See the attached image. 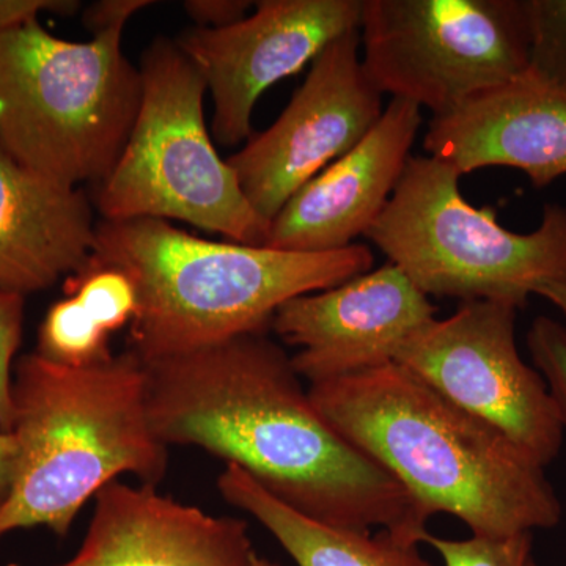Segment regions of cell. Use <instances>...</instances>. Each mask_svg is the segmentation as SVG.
I'll return each instance as SVG.
<instances>
[{"mask_svg":"<svg viewBox=\"0 0 566 566\" xmlns=\"http://www.w3.org/2000/svg\"><path fill=\"white\" fill-rule=\"evenodd\" d=\"M142 364L163 444L200 447L327 526L381 527L417 546L430 534L406 488L316 411L292 357L268 333Z\"/></svg>","mask_w":566,"mask_h":566,"instance_id":"obj_1","label":"cell"},{"mask_svg":"<svg viewBox=\"0 0 566 566\" xmlns=\"http://www.w3.org/2000/svg\"><path fill=\"white\" fill-rule=\"evenodd\" d=\"M308 397L430 520L447 513L463 521L472 536L485 538L560 523V501L542 464L400 364L311 385Z\"/></svg>","mask_w":566,"mask_h":566,"instance_id":"obj_2","label":"cell"},{"mask_svg":"<svg viewBox=\"0 0 566 566\" xmlns=\"http://www.w3.org/2000/svg\"><path fill=\"white\" fill-rule=\"evenodd\" d=\"M368 245L289 252L218 243L153 218L102 221L87 264L132 279L137 312L129 352L142 363L177 356L271 329L277 308L374 268Z\"/></svg>","mask_w":566,"mask_h":566,"instance_id":"obj_3","label":"cell"},{"mask_svg":"<svg viewBox=\"0 0 566 566\" xmlns=\"http://www.w3.org/2000/svg\"><path fill=\"white\" fill-rule=\"evenodd\" d=\"M11 401L17 461L0 538L31 527L65 536L85 502L118 475L153 486L166 475L167 446L148 416L147 371L129 349L84 368L25 354Z\"/></svg>","mask_w":566,"mask_h":566,"instance_id":"obj_4","label":"cell"},{"mask_svg":"<svg viewBox=\"0 0 566 566\" xmlns=\"http://www.w3.org/2000/svg\"><path fill=\"white\" fill-rule=\"evenodd\" d=\"M123 31L69 41L33 21L0 33V147L14 161L74 188L111 174L142 98Z\"/></svg>","mask_w":566,"mask_h":566,"instance_id":"obj_5","label":"cell"},{"mask_svg":"<svg viewBox=\"0 0 566 566\" xmlns=\"http://www.w3.org/2000/svg\"><path fill=\"white\" fill-rule=\"evenodd\" d=\"M461 174L431 156H411L394 196L365 237L428 297L505 301L523 311L546 283H566V207L547 203L531 233L474 207Z\"/></svg>","mask_w":566,"mask_h":566,"instance_id":"obj_6","label":"cell"},{"mask_svg":"<svg viewBox=\"0 0 566 566\" xmlns=\"http://www.w3.org/2000/svg\"><path fill=\"white\" fill-rule=\"evenodd\" d=\"M139 71L133 132L114 169L96 185L103 221H181L232 243L263 245L270 223L245 199L208 133L202 73L166 36L145 50Z\"/></svg>","mask_w":566,"mask_h":566,"instance_id":"obj_7","label":"cell"},{"mask_svg":"<svg viewBox=\"0 0 566 566\" xmlns=\"http://www.w3.org/2000/svg\"><path fill=\"white\" fill-rule=\"evenodd\" d=\"M360 46L379 92L441 115L527 73V0H364Z\"/></svg>","mask_w":566,"mask_h":566,"instance_id":"obj_8","label":"cell"},{"mask_svg":"<svg viewBox=\"0 0 566 566\" xmlns=\"http://www.w3.org/2000/svg\"><path fill=\"white\" fill-rule=\"evenodd\" d=\"M520 311L505 301L461 303L449 318L412 335L395 363L546 468L560 452L565 430L545 378L517 349Z\"/></svg>","mask_w":566,"mask_h":566,"instance_id":"obj_9","label":"cell"},{"mask_svg":"<svg viewBox=\"0 0 566 566\" xmlns=\"http://www.w3.org/2000/svg\"><path fill=\"white\" fill-rule=\"evenodd\" d=\"M382 112V93L364 69L357 29L312 62L281 117L253 133L227 163L253 210L271 223L305 182L353 150Z\"/></svg>","mask_w":566,"mask_h":566,"instance_id":"obj_10","label":"cell"},{"mask_svg":"<svg viewBox=\"0 0 566 566\" xmlns=\"http://www.w3.org/2000/svg\"><path fill=\"white\" fill-rule=\"evenodd\" d=\"M364 0H260L252 17L223 29L192 28L177 44L214 99L212 134L233 147L252 136L260 96L300 73L334 40L360 29Z\"/></svg>","mask_w":566,"mask_h":566,"instance_id":"obj_11","label":"cell"},{"mask_svg":"<svg viewBox=\"0 0 566 566\" xmlns=\"http://www.w3.org/2000/svg\"><path fill=\"white\" fill-rule=\"evenodd\" d=\"M438 305L392 263L275 312L271 329L297 346L292 364L311 385L395 363L401 346L436 319Z\"/></svg>","mask_w":566,"mask_h":566,"instance_id":"obj_12","label":"cell"},{"mask_svg":"<svg viewBox=\"0 0 566 566\" xmlns=\"http://www.w3.org/2000/svg\"><path fill=\"white\" fill-rule=\"evenodd\" d=\"M422 126V109L392 99L353 150L305 182L271 221L263 245L333 252L356 244L385 211Z\"/></svg>","mask_w":566,"mask_h":566,"instance_id":"obj_13","label":"cell"},{"mask_svg":"<svg viewBox=\"0 0 566 566\" xmlns=\"http://www.w3.org/2000/svg\"><path fill=\"white\" fill-rule=\"evenodd\" d=\"M431 158L468 175L510 167L546 188L566 175V88L531 71L433 115L423 137Z\"/></svg>","mask_w":566,"mask_h":566,"instance_id":"obj_14","label":"cell"},{"mask_svg":"<svg viewBox=\"0 0 566 566\" xmlns=\"http://www.w3.org/2000/svg\"><path fill=\"white\" fill-rule=\"evenodd\" d=\"M57 566H273L256 553L248 523L216 517L153 485L109 483L76 556Z\"/></svg>","mask_w":566,"mask_h":566,"instance_id":"obj_15","label":"cell"},{"mask_svg":"<svg viewBox=\"0 0 566 566\" xmlns=\"http://www.w3.org/2000/svg\"><path fill=\"white\" fill-rule=\"evenodd\" d=\"M96 243L85 192L21 166L0 147V292L28 296L80 273Z\"/></svg>","mask_w":566,"mask_h":566,"instance_id":"obj_16","label":"cell"},{"mask_svg":"<svg viewBox=\"0 0 566 566\" xmlns=\"http://www.w3.org/2000/svg\"><path fill=\"white\" fill-rule=\"evenodd\" d=\"M223 501L255 517L297 566H433L419 546L389 532L327 526L283 504L238 465L227 464L218 479Z\"/></svg>","mask_w":566,"mask_h":566,"instance_id":"obj_17","label":"cell"},{"mask_svg":"<svg viewBox=\"0 0 566 566\" xmlns=\"http://www.w3.org/2000/svg\"><path fill=\"white\" fill-rule=\"evenodd\" d=\"M109 335L76 297L66 296L52 304L44 316L35 353L65 367H93L114 357Z\"/></svg>","mask_w":566,"mask_h":566,"instance_id":"obj_18","label":"cell"},{"mask_svg":"<svg viewBox=\"0 0 566 566\" xmlns=\"http://www.w3.org/2000/svg\"><path fill=\"white\" fill-rule=\"evenodd\" d=\"M66 296H74L106 333L132 324L137 312V292L132 279L114 266L85 264L65 279Z\"/></svg>","mask_w":566,"mask_h":566,"instance_id":"obj_19","label":"cell"},{"mask_svg":"<svg viewBox=\"0 0 566 566\" xmlns=\"http://www.w3.org/2000/svg\"><path fill=\"white\" fill-rule=\"evenodd\" d=\"M528 71L566 88V0H527Z\"/></svg>","mask_w":566,"mask_h":566,"instance_id":"obj_20","label":"cell"},{"mask_svg":"<svg viewBox=\"0 0 566 566\" xmlns=\"http://www.w3.org/2000/svg\"><path fill=\"white\" fill-rule=\"evenodd\" d=\"M423 543L433 547L446 566H527L532 558L534 535L447 539L428 534Z\"/></svg>","mask_w":566,"mask_h":566,"instance_id":"obj_21","label":"cell"},{"mask_svg":"<svg viewBox=\"0 0 566 566\" xmlns=\"http://www.w3.org/2000/svg\"><path fill=\"white\" fill-rule=\"evenodd\" d=\"M528 353L545 378L566 430V324L536 316L526 335Z\"/></svg>","mask_w":566,"mask_h":566,"instance_id":"obj_22","label":"cell"},{"mask_svg":"<svg viewBox=\"0 0 566 566\" xmlns=\"http://www.w3.org/2000/svg\"><path fill=\"white\" fill-rule=\"evenodd\" d=\"M25 297L0 292V431L10 433L13 423V360L21 345Z\"/></svg>","mask_w":566,"mask_h":566,"instance_id":"obj_23","label":"cell"},{"mask_svg":"<svg viewBox=\"0 0 566 566\" xmlns=\"http://www.w3.org/2000/svg\"><path fill=\"white\" fill-rule=\"evenodd\" d=\"M252 6L251 0H186L182 9L196 28L223 29L243 21Z\"/></svg>","mask_w":566,"mask_h":566,"instance_id":"obj_24","label":"cell"},{"mask_svg":"<svg viewBox=\"0 0 566 566\" xmlns=\"http://www.w3.org/2000/svg\"><path fill=\"white\" fill-rule=\"evenodd\" d=\"M80 6L76 0H0V33L31 24L43 11L71 14Z\"/></svg>","mask_w":566,"mask_h":566,"instance_id":"obj_25","label":"cell"},{"mask_svg":"<svg viewBox=\"0 0 566 566\" xmlns=\"http://www.w3.org/2000/svg\"><path fill=\"white\" fill-rule=\"evenodd\" d=\"M153 3L151 0H99L84 10L82 21L93 35H98L112 29H125L137 11L148 9Z\"/></svg>","mask_w":566,"mask_h":566,"instance_id":"obj_26","label":"cell"},{"mask_svg":"<svg viewBox=\"0 0 566 566\" xmlns=\"http://www.w3.org/2000/svg\"><path fill=\"white\" fill-rule=\"evenodd\" d=\"M14 461H17V441L13 434L0 431V509L10 494Z\"/></svg>","mask_w":566,"mask_h":566,"instance_id":"obj_27","label":"cell"},{"mask_svg":"<svg viewBox=\"0 0 566 566\" xmlns=\"http://www.w3.org/2000/svg\"><path fill=\"white\" fill-rule=\"evenodd\" d=\"M536 296L545 297L566 316V283H546L536 290Z\"/></svg>","mask_w":566,"mask_h":566,"instance_id":"obj_28","label":"cell"},{"mask_svg":"<svg viewBox=\"0 0 566 566\" xmlns=\"http://www.w3.org/2000/svg\"><path fill=\"white\" fill-rule=\"evenodd\" d=\"M527 566H539V565L536 564V562L534 560V557H532L531 560H528Z\"/></svg>","mask_w":566,"mask_h":566,"instance_id":"obj_29","label":"cell"},{"mask_svg":"<svg viewBox=\"0 0 566 566\" xmlns=\"http://www.w3.org/2000/svg\"><path fill=\"white\" fill-rule=\"evenodd\" d=\"M273 566H281V565H277V564H273Z\"/></svg>","mask_w":566,"mask_h":566,"instance_id":"obj_30","label":"cell"},{"mask_svg":"<svg viewBox=\"0 0 566 566\" xmlns=\"http://www.w3.org/2000/svg\"><path fill=\"white\" fill-rule=\"evenodd\" d=\"M0 111H2V107H0Z\"/></svg>","mask_w":566,"mask_h":566,"instance_id":"obj_31","label":"cell"}]
</instances>
